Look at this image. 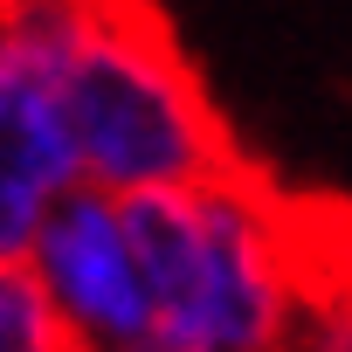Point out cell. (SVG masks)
<instances>
[{
    "mask_svg": "<svg viewBox=\"0 0 352 352\" xmlns=\"http://www.w3.org/2000/svg\"><path fill=\"white\" fill-rule=\"evenodd\" d=\"M276 352H352V283L338 276H304L297 290V311H290V331Z\"/></svg>",
    "mask_w": 352,
    "mask_h": 352,
    "instance_id": "4",
    "label": "cell"
},
{
    "mask_svg": "<svg viewBox=\"0 0 352 352\" xmlns=\"http://www.w3.org/2000/svg\"><path fill=\"white\" fill-rule=\"evenodd\" d=\"M0 352H69L21 256H0Z\"/></svg>",
    "mask_w": 352,
    "mask_h": 352,
    "instance_id": "5",
    "label": "cell"
},
{
    "mask_svg": "<svg viewBox=\"0 0 352 352\" xmlns=\"http://www.w3.org/2000/svg\"><path fill=\"white\" fill-rule=\"evenodd\" d=\"M90 0H0V256H21L35 221L76 187L56 69Z\"/></svg>",
    "mask_w": 352,
    "mask_h": 352,
    "instance_id": "2",
    "label": "cell"
},
{
    "mask_svg": "<svg viewBox=\"0 0 352 352\" xmlns=\"http://www.w3.org/2000/svg\"><path fill=\"white\" fill-rule=\"evenodd\" d=\"M56 97L76 145V180L97 194L201 187L235 166L221 111L152 0H90L63 49Z\"/></svg>",
    "mask_w": 352,
    "mask_h": 352,
    "instance_id": "1",
    "label": "cell"
},
{
    "mask_svg": "<svg viewBox=\"0 0 352 352\" xmlns=\"http://www.w3.org/2000/svg\"><path fill=\"white\" fill-rule=\"evenodd\" d=\"M56 331L69 352H124L152 318V276L124 228V201L97 187H69L21 249Z\"/></svg>",
    "mask_w": 352,
    "mask_h": 352,
    "instance_id": "3",
    "label": "cell"
}]
</instances>
